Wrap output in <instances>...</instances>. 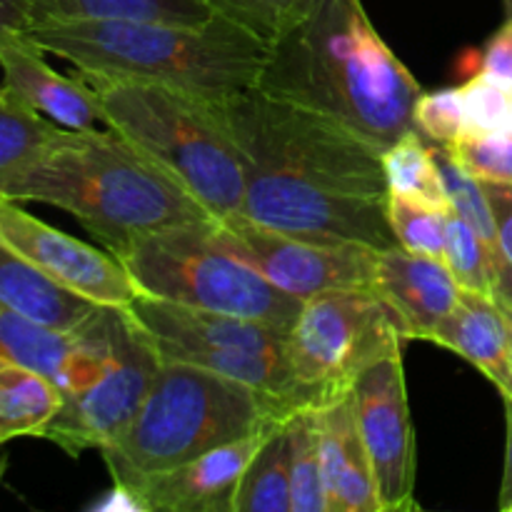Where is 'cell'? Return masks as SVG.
I'll return each mask as SVG.
<instances>
[{
    "mask_svg": "<svg viewBox=\"0 0 512 512\" xmlns=\"http://www.w3.org/2000/svg\"><path fill=\"white\" fill-rule=\"evenodd\" d=\"M255 88L330 115L380 150L415 130L423 93L373 28L363 0H318L303 23L270 45Z\"/></svg>",
    "mask_w": 512,
    "mask_h": 512,
    "instance_id": "obj_1",
    "label": "cell"
},
{
    "mask_svg": "<svg viewBox=\"0 0 512 512\" xmlns=\"http://www.w3.org/2000/svg\"><path fill=\"white\" fill-rule=\"evenodd\" d=\"M3 195L68 210L108 253L155 230L215 220L168 170L110 128H63Z\"/></svg>",
    "mask_w": 512,
    "mask_h": 512,
    "instance_id": "obj_2",
    "label": "cell"
},
{
    "mask_svg": "<svg viewBox=\"0 0 512 512\" xmlns=\"http://www.w3.org/2000/svg\"><path fill=\"white\" fill-rule=\"evenodd\" d=\"M28 38L73 63L78 73L153 80L208 100L253 90L270 55V45L220 15L200 28L43 18L30 25Z\"/></svg>",
    "mask_w": 512,
    "mask_h": 512,
    "instance_id": "obj_3",
    "label": "cell"
},
{
    "mask_svg": "<svg viewBox=\"0 0 512 512\" xmlns=\"http://www.w3.org/2000/svg\"><path fill=\"white\" fill-rule=\"evenodd\" d=\"M288 413L293 410L280 400L240 380L193 365L163 363L135 418L100 455L113 485L133 490L150 475L248 438Z\"/></svg>",
    "mask_w": 512,
    "mask_h": 512,
    "instance_id": "obj_4",
    "label": "cell"
},
{
    "mask_svg": "<svg viewBox=\"0 0 512 512\" xmlns=\"http://www.w3.org/2000/svg\"><path fill=\"white\" fill-rule=\"evenodd\" d=\"M78 78L98 95L105 125L168 170L215 220L240 213L248 163L213 100L153 80Z\"/></svg>",
    "mask_w": 512,
    "mask_h": 512,
    "instance_id": "obj_5",
    "label": "cell"
},
{
    "mask_svg": "<svg viewBox=\"0 0 512 512\" xmlns=\"http://www.w3.org/2000/svg\"><path fill=\"white\" fill-rule=\"evenodd\" d=\"M245 163L355 198L388 200L383 150L308 105L253 88L213 100Z\"/></svg>",
    "mask_w": 512,
    "mask_h": 512,
    "instance_id": "obj_6",
    "label": "cell"
},
{
    "mask_svg": "<svg viewBox=\"0 0 512 512\" xmlns=\"http://www.w3.org/2000/svg\"><path fill=\"white\" fill-rule=\"evenodd\" d=\"M215 223L155 230L113 255L125 265L135 288L150 298L293 328L303 303L225 250Z\"/></svg>",
    "mask_w": 512,
    "mask_h": 512,
    "instance_id": "obj_7",
    "label": "cell"
},
{
    "mask_svg": "<svg viewBox=\"0 0 512 512\" xmlns=\"http://www.w3.org/2000/svg\"><path fill=\"white\" fill-rule=\"evenodd\" d=\"M163 363H183L240 380L288 410L313 405L293 378L288 330L263 320L208 313L140 293L128 305Z\"/></svg>",
    "mask_w": 512,
    "mask_h": 512,
    "instance_id": "obj_8",
    "label": "cell"
},
{
    "mask_svg": "<svg viewBox=\"0 0 512 512\" xmlns=\"http://www.w3.org/2000/svg\"><path fill=\"white\" fill-rule=\"evenodd\" d=\"M405 343L403 320L378 290H333L303 303L288 330V360L295 383L318 405Z\"/></svg>",
    "mask_w": 512,
    "mask_h": 512,
    "instance_id": "obj_9",
    "label": "cell"
},
{
    "mask_svg": "<svg viewBox=\"0 0 512 512\" xmlns=\"http://www.w3.org/2000/svg\"><path fill=\"white\" fill-rule=\"evenodd\" d=\"M240 215L278 233L315 243L400 248L388 218V200L340 195L250 163L245 170Z\"/></svg>",
    "mask_w": 512,
    "mask_h": 512,
    "instance_id": "obj_10",
    "label": "cell"
},
{
    "mask_svg": "<svg viewBox=\"0 0 512 512\" xmlns=\"http://www.w3.org/2000/svg\"><path fill=\"white\" fill-rule=\"evenodd\" d=\"M215 235L225 250L300 303L333 290H375L380 250L370 245L315 243L265 228L240 213L218 220Z\"/></svg>",
    "mask_w": 512,
    "mask_h": 512,
    "instance_id": "obj_11",
    "label": "cell"
},
{
    "mask_svg": "<svg viewBox=\"0 0 512 512\" xmlns=\"http://www.w3.org/2000/svg\"><path fill=\"white\" fill-rule=\"evenodd\" d=\"M160 365L163 360L155 345L125 308L110 363L88 388L65 395L43 438L65 450L70 458H78L85 450L100 453L135 418L153 388Z\"/></svg>",
    "mask_w": 512,
    "mask_h": 512,
    "instance_id": "obj_12",
    "label": "cell"
},
{
    "mask_svg": "<svg viewBox=\"0 0 512 512\" xmlns=\"http://www.w3.org/2000/svg\"><path fill=\"white\" fill-rule=\"evenodd\" d=\"M353 403L360 438L373 465L380 510H415V433L403 348L385 353L355 378Z\"/></svg>",
    "mask_w": 512,
    "mask_h": 512,
    "instance_id": "obj_13",
    "label": "cell"
},
{
    "mask_svg": "<svg viewBox=\"0 0 512 512\" xmlns=\"http://www.w3.org/2000/svg\"><path fill=\"white\" fill-rule=\"evenodd\" d=\"M0 245L98 305L128 308L140 290L125 265L108 250H98L20 208V200L0 195Z\"/></svg>",
    "mask_w": 512,
    "mask_h": 512,
    "instance_id": "obj_14",
    "label": "cell"
},
{
    "mask_svg": "<svg viewBox=\"0 0 512 512\" xmlns=\"http://www.w3.org/2000/svg\"><path fill=\"white\" fill-rule=\"evenodd\" d=\"M125 308L103 305L83 328L53 330L0 303V355L53 380L60 393L88 388L113 358Z\"/></svg>",
    "mask_w": 512,
    "mask_h": 512,
    "instance_id": "obj_15",
    "label": "cell"
},
{
    "mask_svg": "<svg viewBox=\"0 0 512 512\" xmlns=\"http://www.w3.org/2000/svg\"><path fill=\"white\" fill-rule=\"evenodd\" d=\"M270 425L273 420L248 438L208 450L165 473L150 475L128 490L135 508L140 512H233L240 480Z\"/></svg>",
    "mask_w": 512,
    "mask_h": 512,
    "instance_id": "obj_16",
    "label": "cell"
},
{
    "mask_svg": "<svg viewBox=\"0 0 512 512\" xmlns=\"http://www.w3.org/2000/svg\"><path fill=\"white\" fill-rule=\"evenodd\" d=\"M0 70L3 85L38 113L70 130H93L105 125L98 95L85 80L68 78L45 63V50L28 33L0 38Z\"/></svg>",
    "mask_w": 512,
    "mask_h": 512,
    "instance_id": "obj_17",
    "label": "cell"
},
{
    "mask_svg": "<svg viewBox=\"0 0 512 512\" xmlns=\"http://www.w3.org/2000/svg\"><path fill=\"white\" fill-rule=\"evenodd\" d=\"M328 512H383L373 465L355 420L353 388L315 405Z\"/></svg>",
    "mask_w": 512,
    "mask_h": 512,
    "instance_id": "obj_18",
    "label": "cell"
},
{
    "mask_svg": "<svg viewBox=\"0 0 512 512\" xmlns=\"http://www.w3.org/2000/svg\"><path fill=\"white\" fill-rule=\"evenodd\" d=\"M375 290L400 315L408 340H433L460 298V285L443 260L403 248L380 250Z\"/></svg>",
    "mask_w": 512,
    "mask_h": 512,
    "instance_id": "obj_19",
    "label": "cell"
},
{
    "mask_svg": "<svg viewBox=\"0 0 512 512\" xmlns=\"http://www.w3.org/2000/svg\"><path fill=\"white\" fill-rule=\"evenodd\" d=\"M433 343L473 363L503 398H512V358L508 320L490 295L460 288V298L435 330Z\"/></svg>",
    "mask_w": 512,
    "mask_h": 512,
    "instance_id": "obj_20",
    "label": "cell"
},
{
    "mask_svg": "<svg viewBox=\"0 0 512 512\" xmlns=\"http://www.w3.org/2000/svg\"><path fill=\"white\" fill-rule=\"evenodd\" d=\"M0 303L53 330L83 328L103 305L70 293L0 245Z\"/></svg>",
    "mask_w": 512,
    "mask_h": 512,
    "instance_id": "obj_21",
    "label": "cell"
},
{
    "mask_svg": "<svg viewBox=\"0 0 512 512\" xmlns=\"http://www.w3.org/2000/svg\"><path fill=\"white\" fill-rule=\"evenodd\" d=\"M63 405L50 378L0 355V448L18 438H43Z\"/></svg>",
    "mask_w": 512,
    "mask_h": 512,
    "instance_id": "obj_22",
    "label": "cell"
},
{
    "mask_svg": "<svg viewBox=\"0 0 512 512\" xmlns=\"http://www.w3.org/2000/svg\"><path fill=\"white\" fill-rule=\"evenodd\" d=\"M35 13V20H148L190 28L218 18L205 0H35Z\"/></svg>",
    "mask_w": 512,
    "mask_h": 512,
    "instance_id": "obj_23",
    "label": "cell"
},
{
    "mask_svg": "<svg viewBox=\"0 0 512 512\" xmlns=\"http://www.w3.org/2000/svg\"><path fill=\"white\" fill-rule=\"evenodd\" d=\"M60 130L63 125L38 113L8 85H0V195L18 175L43 158Z\"/></svg>",
    "mask_w": 512,
    "mask_h": 512,
    "instance_id": "obj_24",
    "label": "cell"
},
{
    "mask_svg": "<svg viewBox=\"0 0 512 512\" xmlns=\"http://www.w3.org/2000/svg\"><path fill=\"white\" fill-rule=\"evenodd\" d=\"M288 415L273 420L263 443L255 450L235 493L233 512H293Z\"/></svg>",
    "mask_w": 512,
    "mask_h": 512,
    "instance_id": "obj_25",
    "label": "cell"
},
{
    "mask_svg": "<svg viewBox=\"0 0 512 512\" xmlns=\"http://www.w3.org/2000/svg\"><path fill=\"white\" fill-rule=\"evenodd\" d=\"M383 170L388 195H403L435 208H448V195L435 163L433 145L418 130H410L383 150Z\"/></svg>",
    "mask_w": 512,
    "mask_h": 512,
    "instance_id": "obj_26",
    "label": "cell"
},
{
    "mask_svg": "<svg viewBox=\"0 0 512 512\" xmlns=\"http://www.w3.org/2000/svg\"><path fill=\"white\" fill-rule=\"evenodd\" d=\"M288 433L293 512H328L315 405H300L288 415Z\"/></svg>",
    "mask_w": 512,
    "mask_h": 512,
    "instance_id": "obj_27",
    "label": "cell"
},
{
    "mask_svg": "<svg viewBox=\"0 0 512 512\" xmlns=\"http://www.w3.org/2000/svg\"><path fill=\"white\" fill-rule=\"evenodd\" d=\"M215 15L230 20L265 45H275L303 23L318 0H205Z\"/></svg>",
    "mask_w": 512,
    "mask_h": 512,
    "instance_id": "obj_28",
    "label": "cell"
},
{
    "mask_svg": "<svg viewBox=\"0 0 512 512\" xmlns=\"http://www.w3.org/2000/svg\"><path fill=\"white\" fill-rule=\"evenodd\" d=\"M388 218L400 248L445 263V208L403 195H388Z\"/></svg>",
    "mask_w": 512,
    "mask_h": 512,
    "instance_id": "obj_29",
    "label": "cell"
},
{
    "mask_svg": "<svg viewBox=\"0 0 512 512\" xmlns=\"http://www.w3.org/2000/svg\"><path fill=\"white\" fill-rule=\"evenodd\" d=\"M460 98L465 135H512V80L480 70L460 85Z\"/></svg>",
    "mask_w": 512,
    "mask_h": 512,
    "instance_id": "obj_30",
    "label": "cell"
},
{
    "mask_svg": "<svg viewBox=\"0 0 512 512\" xmlns=\"http://www.w3.org/2000/svg\"><path fill=\"white\" fill-rule=\"evenodd\" d=\"M445 265L460 288L493 298V278L483 243L450 203L445 208Z\"/></svg>",
    "mask_w": 512,
    "mask_h": 512,
    "instance_id": "obj_31",
    "label": "cell"
},
{
    "mask_svg": "<svg viewBox=\"0 0 512 512\" xmlns=\"http://www.w3.org/2000/svg\"><path fill=\"white\" fill-rule=\"evenodd\" d=\"M415 130L435 145H453L465 135V113L460 88L420 93L413 110Z\"/></svg>",
    "mask_w": 512,
    "mask_h": 512,
    "instance_id": "obj_32",
    "label": "cell"
},
{
    "mask_svg": "<svg viewBox=\"0 0 512 512\" xmlns=\"http://www.w3.org/2000/svg\"><path fill=\"white\" fill-rule=\"evenodd\" d=\"M448 150L478 180L512 185V135H465Z\"/></svg>",
    "mask_w": 512,
    "mask_h": 512,
    "instance_id": "obj_33",
    "label": "cell"
},
{
    "mask_svg": "<svg viewBox=\"0 0 512 512\" xmlns=\"http://www.w3.org/2000/svg\"><path fill=\"white\" fill-rule=\"evenodd\" d=\"M485 188V195L493 208L495 225H498L500 250H503L505 260H508L512 270V185L510 183H495V180H480Z\"/></svg>",
    "mask_w": 512,
    "mask_h": 512,
    "instance_id": "obj_34",
    "label": "cell"
},
{
    "mask_svg": "<svg viewBox=\"0 0 512 512\" xmlns=\"http://www.w3.org/2000/svg\"><path fill=\"white\" fill-rule=\"evenodd\" d=\"M483 70L498 78L512 80V18L505 20L493 38L485 43L483 50Z\"/></svg>",
    "mask_w": 512,
    "mask_h": 512,
    "instance_id": "obj_35",
    "label": "cell"
},
{
    "mask_svg": "<svg viewBox=\"0 0 512 512\" xmlns=\"http://www.w3.org/2000/svg\"><path fill=\"white\" fill-rule=\"evenodd\" d=\"M35 18V0H0V38L28 33Z\"/></svg>",
    "mask_w": 512,
    "mask_h": 512,
    "instance_id": "obj_36",
    "label": "cell"
},
{
    "mask_svg": "<svg viewBox=\"0 0 512 512\" xmlns=\"http://www.w3.org/2000/svg\"><path fill=\"white\" fill-rule=\"evenodd\" d=\"M505 403V473L503 485H500L498 508L503 512H512V398H503Z\"/></svg>",
    "mask_w": 512,
    "mask_h": 512,
    "instance_id": "obj_37",
    "label": "cell"
},
{
    "mask_svg": "<svg viewBox=\"0 0 512 512\" xmlns=\"http://www.w3.org/2000/svg\"><path fill=\"white\" fill-rule=\"evenodd\" d=\"M503 315L505 320H508V338H510V358H512V310L503 308Z\"/></svg>",
    "mask_w": 512,
    "mask_h": 512,
    "instance_id": "obj_38",
    "label": "cell"
},
{
    "mask_svg": "<svg viewBox=\"0 0 512 512\" xmlns=\"http://www.w3.org/2000/svg\"><path fill=\"white\" fill-rule=\"evenodd\" d=\"M505 3V13H508V18H512V0H503Z\"/></svg>",
    "mask_w": 512,
    "mask_h": 512,
    "instance_id": "obj_39",
    "label": "cell"
}]
</instances>
